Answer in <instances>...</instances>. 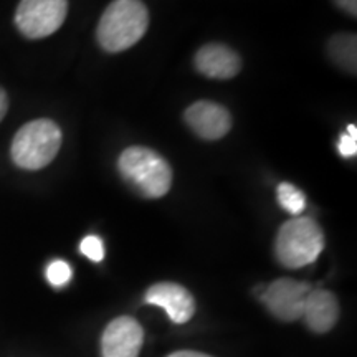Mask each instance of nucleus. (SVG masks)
<instances>
[{"label": "nucleus", "mask_w": 357, "mask_h": 357, "mask_svg": "<svg viewBox=\"0 0 357 357\" xmlns=\"http://www.w3.org/2000/svg\"><path fill=\"white\" fill-rule=\"evenodd\" d=\"M149 10L141 0H114L106 7L96 26V40L108 53L128 50L144 37Z\"/></svg>", "instance_id": "nucleus-1"}, {"label": "nucleus", "mask_w": 357, "mask_h": 357, "mask_svg": "<svg viewBox=\"0 0 357 357\" xmlns=\"http://www.w3.org/2000/svg\"><path fill=\"white\" fill-rule=\"evenodd\" d=\"M124 182L147 199H160L171 190L172 169L159 153L144 146L124 149L118 159Z\"/></svg>", "instance_id": "nucleus-2"}, {"label": "nucleus", "mask_w": 357, "mask_h": 357, "mask_svg": "<svg viewBox=\"0 0 357 357\" xmlns=\"http://www.w3.org/2000/svg\"><path fill=\"white\" fill-rule=\"evenodd\" d=\"M60 126L47 118L33 119L15 132L10 146V158L24 171H40L56 158L61 147Z\"/></svg>", "instance_id": "nucleus-3"}, {"label": "nucleus", "mask_w": 357, "mask_h": 357, "mask_svg": "<svg viewBox=\"0 0 357 357\" xmlns=\"http://www.w3.org/2000/svg\"><path fill=\"white\" fill-rule=\"evenodd\" d=\"M323 250V229L307 217H294L284 222L275 240V255L289 270L314 263Z\"/></svg>", "instance_id": "nucleus-4"}, {"label": "nucleus", "mask_w": 357, "mask_h": 357, "mask_svg": "<svg viewBox=\"0 0 357 357\" xmlns=\"http://www.w3.org/2000/svg\"><path fill=\"white\" fill-rule=\"evenodd\" d=\"M68 15V0H20L17 6V30L29 40L50 37Z\"/></svg>", "instance_id": "nucleus-5"}, {"label": "nucleus", "mask_w": 357, "mask_h": 357, "mask_svg": "<svg viewBox=\"0 0 357 357\" xmlns=\"http://www.w3.org/2000/svg\"><path fill=\"white\" fill-rule=\"evenodd\" d=\"M311 289L312 288L305 281L280 278L268 284L261 294V301L276 319L293 323L301 318L303 306Z\"/></svg>", "instance_id": "nucleus-6"}, {"label": "nucleus", "mask_w": 357, "mask_h": 357, "mask_svg": "<svg viewBox=\"0 0 357 357\" xmlns=\"http://www.w3.org/2000/svg\"><path fill=\"white\" fill-rule=\"evenodd\" d=\"M144 331L132 316H119L106 326L101 337L102 357H139Z\"/></svg>", "instance_id": "nucleus-7"}, {"label": "nucleus", "mask_w": 357, "mask_h": 357, "mask_svg": "<svg viewBox=\"0 0 357 357\" xmlns=\"http://www.w3.org/2000/svg\"><path fill=\"white\" fill-rule=\"evenodd\" d=\"M184 119L187 126L205 141L222 139L231 129L229 109L213 101L194 102L185 109Z\"/></svg>", "instance_id": "nucleus-8"}, {"label": "nucleus", "mask_w": 357, "mask_h": 357, "mask_svg": "<svg viewBox=\"0 0 357 357\" xmlns=\"http://www.w3.org/2000/svg\"><path fill=\"white\" fill-rule=\"evenodd\" d=\"M147 305L162 307L169 319L176 324H185L195 314V300L189 289L177 283H155L144 294Z\"/></svg>", "instance_id": "nucleus-9"}, {"label": "nucleus", "mask_w": 357, "mask_h": 357, "mask_svg": "<svg viewBox=\"0 0 357 357\" xmlns=\"http://www.w3.org/2000/svg\"><path fill=\"white\" fill-rule=\"evenodd\" d=\"M194 65L200 75L213 79L235 78L242 70L238 53L227 45L208 43L195 53Z\"/></svg>", "instance_id": "nucleus-10"}, {"label": "nucleus", "mask_w": 357, "mask_h": 357, "mask_svg": "<svg viewBox=\"0 0 357 357\" xmlns=\"http://www.w3.org/2000/svg\"><path fill=\"white\" fill-rule=\"evenodd\" d=\"M301 318L312 333H329L339 319V303L328 289H311L307 293Z\"/></svg>", "instance_id": "nucleus-11"}, {"label": "nucleus", "mask_w": 357, "mask_h": 357, "mask_svg": "<svg viewBox=\"0 0 357 357\" xmlns=\"http://www.w3.org/2000/svg\"><path fill=\"white\" fill-rule=\"evenodd\" d=\"M329 55L346 71H356V35H334L329 42Z\"/></svg>", "instance_id": "nucleus-12"}, {"label": "nucleus", "mask_w": 357, "mask_h": 357, "mask_svg": "<svg viewBox=\"0 0 357 357\" xmlns=\"http://www.w3.org/2000/svg\"><path fill=\"white\" fill-rule=\"evenodd\" d=\"M276 197H278L281 208H284V211L294 217H300V213H303V211L306 208L305 194L298 187L289 184V182H283V184L278 185Z\"/></svg>", "instance_id": "nucleus-13"}, {"label": "nucleus", "mask_w": 357, "mask_h": 357, "mask_svg": "<svg viewBox=\"0 0 357 357\" xmlns=\"http://www.w3.org/2000/svg\"><path fill=\"white\" fill-rule=\"evenodd\" d=\"M71 266L63 260H55L52 261L47 268V280L50 281L53 287L60 288L65 287L66 283L71 280Z\"/></svg>", "instance_id": "nucleus-14"}, {"label": "nucleus", "mask_w": 357, "mask_h": 357, "mask_svg": "<svg viewBox=\"0 0 357 357\" xmlns=\"http://www.w3.org/2000/svg\"><path fill=\"white\" fill-rule=\"evenodd\" d=\"M79 252H82L86 258H89V260L96 263L105 258V247H102L100 236L96 235L84 236L82 240V245H79Z\"/></svg>", "instance_id": "nucleus-15"}, {"label": "nucleus", "mask_w": 357, "mask_h": 357, "mask_svg": "<svg viewBox=\"0 0 357 357\" xmlns=\"http://www.w3.org/2000/svg\"><path fill=\"white\" fill-rule=\"evenodd\" d=\"M339 153L342 158H354L357 153V139H352L351 136L344 134L339 141Z\"/></svg>", "instance_id": "nucleus-16"}, {"label": "nucleus", "mask_w": 357, "mask_h": 357, "mask_svg": "<svg viewBox=\"0 0 357 357\" xmlns=\"http://www.w3.org/2000/svg\"><path fill=\"white\" fill-rule=\"evenodd\" d=\"M334 3L349 15H357V0H334Z\"/></svg>", "instance_id": "nucleus-17"}, {"label": "nucleus", "mask_w": 357, "mask_h": 357, "mask_svg": "<svg viewBox=\"0 0 357 357\" xmlns=\"http://www.w3.org/2000/svg\"><path fill=\"white\" fill-rule=\"evenodd\" d=\"M7 111H8V96L6 89L0 88V123H2L3 118H6Z\"/></svg>", "instance_id": "nucleus-18"}, {"label": "nucleus", "mask_w": 357, "mask_h": 357, "mask_svg": "<svg viewBox=\"0 0 357 357\" xmlns=\"http://www.w3.org/2000/svg\"><path fill=\"white\" fill-rule=\"evenodd\" d=\"M167 357H212L208 354H204V352H197V351H177L169 354Z\"/></svg>", "instance_id": "nucleus-19"}, {"label": "nucleus", "mask_w": 357, "mask_h": 357, "mask_svg": "<svg viewBox=\"0 0 357 357\" xmlns=\"http://www.w3.org/2000/svg\"><path fill=\"white\" fill-rule=\"evenodd\" d=\"M347 136H351L352 139H357V128L354 124H349V126H347Z\"/></svg>", "instance_id": "nucleus-20"}]
</instances>
